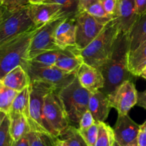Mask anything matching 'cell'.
<instances>
[{"mask_svg": "<svg viewBox=\"0 0 146 146\" xmlns=\"http://www.w3.org/2000/svg\"><path fill=\"white\" fill-rule=\"evenodd\" d=\"M129 51V34L119 32L109 59L98 68L105 80V85L102 91L107 95L115 91L123 82L129 80L132 75L128 67Z\"/></svg>", "mask_w": 146, "mask_h": 146, "instance_id": "1", "label": "cell"}, {"mask_svg": "<svg viewBox=\"0 0 146 146\" xmlns=\"http://www.w3.org/2000/svg\"><path fill=\"white\" fill-rule=\"evenodd\" d=\"M41 27L24 32L0 44V79L18 66L27 71L29 50L33 36Z\"/></svg>", "mask_w": 146, "mask_h": 146, "instance_id": "2", "label": "cell"}, {"mask_svg": "<svg viewBox=\"0 0 146 146\" xmlns=\"http://www.w3.org/2000/svg\"><path fill=\"white\" fill-rule=\"evenodd\" d=\"M118 33V24L113 18L86 47L80 50L84 62L96 68L104 65L112 53Z\"/></svg>", "mask_w": 146, "mask_h": 146, "instance_id": "3", "label": "cell"}, {"mask_svg": "<svg viewBox=\"0 0 146 146\" xmlns=\"http://www.w3.org/2000/svg\"><path fill=\"white\" fill-rule=\"evenodd\" d=\"M29 88V123L31 131L42 132L55 137L52 129L51 128L44 117V99L46 96L50 92L56 90V89L51 84L41 81L31 82Z\"/></svg>", "mask_w": 146, "mask_h": 146, "instance_id": "4", "label": "cell"}, {"mask_svg": "<svg viewBox=\"0 0 146 146\" xmlns=\"http://www.w3.org/2000/svg\"><path fill=\"white\" fill-rule=\"evenodd\" d=\"M36 27L31 20L29 5L14 9L2 7L0 12V44Z\"/></svg>", "mask_w": 146, "mask_h": 146, "instance_id": "5", "label": "cell"}, {"mask_svg": "<svg viewBox=\"0 0 146 146\" xmlns=\"http://www.w3.org/2000/svg\"><path fill=\"white\" fill-rule=\"evenodd\" d=\"M70 123H78L88 110L91 92L81 86L78 78L58 92Z\"/></svg>", "mask_w": 146, "mask_h": 146, "instance_id": "6", "label": "cell"}, {"mask_svg": "<svg viewBox=\"0 0 146 146\" xmlns=\"http://www.w3.org/2000/svg\"><path fill=\"white\" fill-rule=\"evenodd\" d=\"M68 17L72 16L65 14L61 15L38 29L33 36L30 43L29 50V60L45 52L60 50L56 43V29L60 23Z\"/></svg>", "mask_w": 146, "mask_h": 146, "instance_id": "7", "label": "cell"}, {"mask_svg": "<svg viewBox=\"0 0 146 146\" xmlns=\"http://www.w3.org/2000/svg\"><path fill=\"white\" fill-rule=\"evenodd\" d=\"M44 114L56 137L70 125V121L56 90L50 92L44 99Z\"/></svg>", "mask_w": 146, "mask_h": 146, "instance_id": "8", "label": "cell"}, {"mask_svg": "<svg viewBox=\"0 0 146 146\" xmlns=\"http://www.w3.org/2000/svg\"><path fill=\"white\" fill-rule=\"evenodd\" d=\"M27 72L30 82L41 81L51 84L57 92L68 86L76 77V73H66L55 66L48 67H37L29 64Z\"/></svg>", "mask_w": 146, "mask_h": 146, "instance_id": "9", "label": "cell"}, {"mask_svg": "<svg viewBox=\"0 0 146 146\" xmlns=\"http://www.w3.org/2000/svg\"><path fill=\"white\" fill-rule=\"evenodd\" d=\"M76 47L79 50L86 47L104 29L106 24L90 15L86 11L75 15Z\"/></svg>", "mask_w": 146, "mask_h": 146, "instance_id": "10", "label": "cell"}, {"mask_svg": "<svg viewBox=\"0 0 146 146\" xmlns=\"http://www.w3.org/2000/svg\"><path fill=\"white\" fill-rule=\"evenodd\" d=\"M108 96L111 108L117 110L118 115H128L133 107L137 104L138 92L131 80L123 82Z\"/></svg>", "mask_w": 146, "mask_h": 146, "instance_id": "11", "label": "cell"}, {"mask_svg": "<svg viewBox=\"0 0 146 146\" xmlns=\"http://www.w3.org/2000/svg\"><path fill=\"white\" fill-rule=\"evenodd\" d=\"M113 132L115 141L120 146H130L137 143L140 125L128 115H118Z\"/></svg>", "mask_w": 146, "mask_h": 146, "instance_id": "12", "label": "cell"}, {"mask_svg": "<svg viewBox=\"0 0 146 146\" xmlns=\"http://www.w3.org/2000/svg\"><path fill=\"white\" fill-rule=\"evenodd\" d=\"M31 20L36 27H41L61 15H67L61 5L54 3H36L29 4Z\"/></svg>", "mask_w": 146, "mask_h": 146, "instance_id": "13", "label": "cell"}, {"mask_svg": "<svg viewBox=\"0 0 146 146\" xmlns=\"http://www.w3.org/2000/svg\"><path fill=\"white\" fill-rule=\"evenodd\" d=\"M138 17L135 0H118L113 18L118 24L119 32L129 34Z\"/></svg>", "mask_w": 146, "mask_h": 146, "instance_id": "14", "label": "cell"}, {"mask_svg": "<svg viewBox=\"0 0 146 146\" xmlns=\"http://www.w3.org/2000/svg\"><path fill=\"white\" fill-rule=\"evenodd\" d=\"M76 77L82 87L88 91L102 90L105 85V80L98 68L83 62L76 72Z\"/></svg>", "mask_w": 146, "mask_h": 146, "instance_id": "15", "label": "cell"}, {"mask_svg": "<svg viewBox=\"0 0 146 146\" xmlns=\"http://www.w3.org/2000/svg\"><path fill=\"white\" fill-rule=\"evenodd\" d=\"M55 40L60 50L76 47V27L75 16L68 17L56 29Z\"/></svg>", "mask_w": 146, "mask_h": 146, "instance_id": "16", "label": "cell"}, {"mask_svg": "<svg viewBox=\"0 0 146 146\" xmlns=\"http://www.w3.org/2000/svg\"><path fill=\"white\" fill-rule=\"evenodd\" d=\"M111 107L108 96L101 90L91 92L88 101V110L96 122H104Z\"/></svg>", "mask_w": 146, "mask_h": 146, "instance_id": "17", "label": "cell"}, {"mask_svg": "<svg viewBox=\"0 0 146 146\" xmlns=\"http://www.w3.org/2000/svg\"><path fill=\"white\" fill-rule=\"evenodd\" d=\"M84 62L80 56V50L77 47L62 50L55 67L66 73H76L80 66Z\"/></svg>", "mask_w": 146, "mask_h": 146, "instance_id": "18", "label": "cell"}, {"mask_svg": "<svg viewBox=\"0 0 146 146\" xmlns=\"http://www.w3.org/2000/svg\"><path fill=\"white\" fill-rule=\"evenodd\" d=\"M1 81L9 88L21 92L30 84V79L27 71L21 66H18L7 73Z\"/></svg>", "mask_w": 146, "mask_h": 146, "instance_id": "19", "label": "cell"}, {"mask_svg": "<svg viewBox=\"0 0 146 146\" xmlns=\"http://www.w3.org/2000/svg\"><path fill=\"white\" fill-rule=\"evenodd\" d=\"M146 66V41L138 48L129 51L128 67L133 76L139 77Z\"/></svg>", "mask_w": 146, "mask_h": 146, "instance_id": "20", "label": "cell"}, {"mask_svg": "<svg viewBox=\"0 0 146 146\" xmlns=\"http://www.w3.org/2000/svg\"><path fill=\"white\" fill-rule=\"evenodd\" d=\"M9 131L14 141H17L31 131L27 117L19 113H9Z\"/></svg>", "mask_w": 146, "mask_h": 146, "instance_id": "21", "label": "cell"}, {"mask_svg": "<svg viewBox=\"0 0 146 146\" xmlns=\"http://www.w3.org/2000/svg\"><path fill=\"white\" fill-rule=\"evenodd\" d=\"M130 51L135 50L146 41V12L141 14L129 32Z\"/></svg>", "mask_w": 146, "mask_h": 146, "instance_id": "22", "label": "cell"}, {"mask_svg": "<svg viewBox=\"0 0 146 146\" xmlns=\"http://www.w3.org/2000/svg\"><path fill=\"white\" fill-rule=\"evenodd\" d=\"M9 113H19L29 118V88L26 87L18 94L13 100Z\"/></svg>", "mask_w": 146, "mask_h": 146, "instance_id": "23", "label": "cell"}, {"mask_svg": "<svg viewBox=\"0 0 146 146\" xmlns=\"http://www.w3.org/2000/svg\"><path fill=\"white\" fill-rule=\"evenodd\" d=\"M66 146H88L80 133L78 128L69 125L57 137Z\"/></svg>", "mask_w": 146, "mask_h": 146, "instance_id": "24", "label": "cell"}, {"mask_svg": "<svg viewBox=\"0 0 146 146\" xmlns=\"http://www.w3.org/2000/svg\"><path fill=\"white\" fill-rule=\"evenodd\" d=\"M62 52V50H51L40 54L32 59L29 60L30 65L37 67H48L55 65L58 57Z\"/></svg>", "mask_w": 146, "mask_h": 146, "instance_id": "25", "label": "cell"}, {"mask_svg": "<svg viewBox=\"0 0 146 146\" xmlns=\"http://www.w3.org/2000/svg\"><path fill=\"white\" fill-rule=\"evenodd\" d=\"M98 134L94 146H113L115 143L113 129L104 122H97Z\"/></svg>", "mask_w": 146, "mask_h": 146, "instance_id": "26", "label": "cell"}, {"mask_svg": "<svg viewBox=\"0 0 146 146\" xmlns=\"http://www.w3.org/2000/svg\"><path fill=\"white\" fill-rule=\"evenodd\" d=\"M30 146H55L56 137L46 133L30 131L27 134Z\"/></svg>", "mask_w": 146, "mask_h": 146, "instance_id": "27", "label": "cell"}, {"mask_svg": "<svg viewBox=\"0 0 146 146\" xmlns=\"http://www.w3.org/2000/svg\"><path fill=\"white\" fill-rule=\"evenodd\" d=\"M19 92L5 86L0 79V110L8 115L11 104Z\"/></svg>", "mask_w": 146, "mask_h": 146, "instance_id": "28", "label": "cell"}, {"mask_svg": "<svg viewBox=\"0 0 146 146\" xmlns=\"http://www.w3.org/2000/svg\"><path fill=\"white\" fill-rule=\"evenodd\" d=\"M85 11L105 24H107L108 21L113 19V17L109 15L106 11L100 0H97L90 4L85 10Z\"/></svg>", "mask_w": 146, "mask_h": 146, "instance_id": "29", "label": "cell"}, {"mask_svg": "<svg viewBox=\"0 0 146 146\" xmlns=\"http://www.w3.org/2000/svg\"><path fill=\"white\" fill-rule=\"evenodd\" d=\"M9 123V117L7 115L0 126V146L13 145L14 140L10 134Z\"/></svg>", "mask_w": 146, "mask_h": 146, "instance_id": "30", "label": "cell"}, {"mask_svg": "<svg viewBox=\"0 0 146 146\" xmlns=\"http://www.w3.org/2000/svg\"><path fill=\"white\" fill-rule=\"evenodd\" d=\"M44 2L59 4L64 12L68 16H75L77 13L78 0H46Z\"/></svg>", "mask_w": 146, "mask_h": 146, "instance_id": "31", "label": "cell"}, {"mask_svg": "<svg viewBox=\"0 0 146 146\" xmlns=\"http://www.w3.org/2000/svg\"><path fill=\"white\" fill-rule=\"evenodd\" d=\"M79 132L88 146L95 145L98 134V126L97 122L89 128L86 130H79Z\"/></svg>", "mask_w": 146, "mask_h": 146, "instance_id": "32", "label": "cell"}, {"mask_svg": "<svg viewBox=\"0 0 146 146\" xmlns=\"http://www.w3.org/2000/svg\"><path fill=\"white\" fill-rule=\"evenodd\" d=\"M96 123L94 116L89 110H86L81 116L80 121L78 123V129L79 130H86L92 125Z\"/></svg>", "mask_w": 146, "mask_h": 146, "instance_id": "33", "label": "cell"}, {"mask_svg": "<svg viewBox=\"0 0 146 146\" xmlns=\"http://www.w3.org/2000/svg\"><path fill=\"white\" fill-rule=\"evenodd\" d=\"M29 4V0H0V5L7 9H18Z\"/></svg>", "mask_w": 146, "mask_h": 146, "instance_id": "34", "label": "cell"}, {"mask_svg": "<svg viewBox=\"0 0 146 146\" xmlns=\"http://www.w3.org/2000/svg\"><path fill=\"white\" fill-rule=\"evenodd\" d=\"M104 9L109 15L114 17L116 11L118 0H100Z\"/></svg>", "mask_w": 146, "mask_h": 146, "instance_id": "35", "label": "cell"}, {"mask_svg": "<svg viewBox=\"0 0 146 146\" xmlns=\"http://www.w3.org/2000/svg\"><path fill=\"white\" fill-rule=\"evenodd\" d=\"M136 3V9L138 15L146 12V0H135Z\"/></svg>", "mask_w": 146, "mask_h": 146, "instance_id": "36", "label": "cell"}, {"mask_svg": "<svg viewBox=\"0 0 146 146\" xmlns=\"http://www.w3.org/2000/svg\"><path fill=\"white\" fill-rule=\"evenodd\" d=\"M137 105L143 107L146 110V89L141 92H138V99Z\"/></svg>", "mask_w": 146, "mask_h": 146, "instance_id": "37", "label": "cell"}, {"mask_svg": "<svg viewBox=\"0 0 146 146\" xmlns=\"http://www.w3.org/2000/svg\"><path fill=\"white\" fill-rule=\"evenodd\" d=\"M12 146H30L29 140L27 137V135L17 141H14Z\"/></svg>", "mask_w": 146, "mask_h": 146, "instance_id": "38", "label": "cell"}, {"mask_svg": "<svg viewBox=\"0 0 146 146\" xmlns=\"http://www.w3.org/2000/svg\"><path fill=\"white\" fill-rule=\"evenodd\" d=\"M137 144L138 146H146V133L140 129L137 138Z\"/></svg>", "mask_w": 146, "mask_h": 146, "instance_id": "39", "label": "cell"}, {"mask_svg": "<svg viewBox=\"0 0 146 146\" xmlns=\"http://www.w3.org/2000/svg\"><path fill=\"white\" fill-rule=\"evenodd\" d=\"M7 115V114H6L5 113H4V112H2L0 110V126H1L3 120H4V119L5 118V117Z\"/></svg>", "mask_w": 146, "mask_h": 146, "instance_id": "40", "label": "cell"}, {"mask_svg": "<svg viewBox=\"0 0 146 146\" xmlns=\"http://www.w3.org/2000/svg\"><path fill=\"white\" fill-rule=\"evenodd\" d=\"M46 0H29L30 4H36V3L44 2Z\"/></svg>", "mask_w": 146, "mask_h": 146, "instance_id": "41", "label": "cell"}, {"mask_svg": "<svg viewBox=\"0 0 146 146\" xmlns=\"http://www.w3.org/2000/svg\"><path fill=\"white\" fill-rule=\"evenodd\" d=\"M140 129H141L142 131H143L144 133H146V121L145 122V123H143L142 125H140Z\"/></svg>", "mask_w": 146, "mask_h": 146, "instance_id": "42", "label": "cell"}, {"mask_svg": "<svg viewBox=\"0 0 146 146\" xmlns=\"http://www.w3.org/2000/svg\"><path fill=\"white\" fill-rule=\"evenodd\" d=\"M140 77H142L143 78L145 79L146 80V66L145 68L143 69V70L142 71V72H141V75H140Z\"/></svg>", "mask_w": 146, "mask_h": 146, "instance_id": "43", "label": "cell"}, {"mask_svg": "<svg viewBox=\"0 0 146 146\" xmlns=\"http://www.w3.org/2000/svg\"><path fill=\"white\" fill-rule=\"evenodd\" d=\"M55 146H66V145H64L62 142H61L59 140H58V139H57Z\"/></svg>", "mask_w": 146, "mask_h": 146, "instance_id": "44", "label": "cell"}, {"mask_svg": "<svg viewBox=\"0 0 146 146\" xmlns=\"http://www.w3.org/2000/svg\"><path fill=\"white\" fill-rule=\"evenodd\" d=\"M113 146H120V145L118 144V143H116V142H115V143H114V145Z\"/></svg>", "mask_w": 146, "mask_h": 146, "instance_id": "45", "label": "cell"}, {"mask_svg": "<svg viewBox=\"0 0 146 146\" xmlns=\"http://www.w3.org/2000/svg\"><path fill=\"white\" fill-rule=\"evenodd\" d=\"M130 146H138V145L137 144V143H135V144H133V145H130Z\"/></svg>", "mask_w": 146, "mask_h": 146, "instance_id": "46", "label": "cell"}, {"mask_svg": "<svg viewBox=\"0 0 146 146\" xmlns=\"http://www.w3.org/2000/svg\"><path fill=\"white\" fill-rule=\"evenodd\" d=\"M1 9H2V7H1V6L0 5V12H1Z\"/></svg>", "mask_w": 146, "mask_h": 146, "instance_id": "47", "label": "cell"}]
</instances>
